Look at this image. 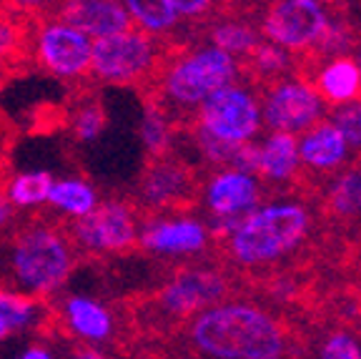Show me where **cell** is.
<instances>
[{
	"label": "cell",
	"mask_w": 361,
	"mask_h": 359,
	"mask_svg": "<svg viewBox=\"0 0 361 359\" xmlns=\"http://www.w3.org/2000/svg\"><path fill=\"white\" fill-rule=\"evenodd\" d=\"M359 71H361V68H359Z\"/></svg>",
	"instance_id": "obj_35"
},
{
	"label": "cell",
	"mask_w": 361,
	"mask_h": 359,
	"mask_svg": "<svg viewBox=\"0 0 361 359\" xmlns=\"http://www.w3.org/2000/svg\"><path fill=\"white\" fill-rule=\"evenodd\" d=\"M166 43H158L143 30H126L111 38L93 40L90 81L106 86H133L143 90L164 61Z\"/></svg>",
	"instance_id": "obj_6"
},
{
	"label": "cell",
	"mask_w": 361,
	"mask_h": 359,
	"mask_svg": "<svg viewBox=\"0 0 361 359\" xmlns=\"http://www.w3.org/2000/svg\"><path fill=\"white\" fill-rule=\"evenodd\" d=\"M48 204L63 216H71V221L83 219L98 206L96 189L83 179H63L53 181V189L48 194Z\"/></svg>",
	"instance_id": "obj_21"
},
{
	"label": "cell",
	"mask_w": 361,
	"mask_h": 359,
	"mask_svg": "<svg viewBox=\"0 0 361 359\" xmlns=\"http://www.w3.org/2000/svg\"><path fill=\"white\" fill-rule=\"evenodd\" d=\"M193 124L221 141L246 143L259 129V106L248 90L226 86L198 106Z\"/></svg>",
	"instance_id": "obj_10"
},
{
	"label": "cell",
	"mask_w": 361,
	"mask_h": 359,
	"mask_svg": "<svg viewBox=\"0 0 361 359\" xmlns=\"http://www.w3.org/2000/svg\"><path fill=\"white\" fill-rule=\"evenodd\" d=\"M226 292H228V281L219 271L180 269L158 292L130 302L128 322L135 334H143L148 329L164 334L171 329V322H176L173 326H180V322L188 317H196L203 309L221 304Z\"/></svg>",
	"instance_id": "obj_4"
},
{
	"label": "cell",
	"mask_w": 361,
	"mask_h": 359,
	"mask_svg": "<svg viewBox=\"0 0 361 359\" xmlns=\"http://www.w3.org/2000/svg\"><path fill=\"white\" fill-rule=\"evenodd\" d=\"M296 153L311 169H334L346 158V141L331 124H322L304 136Z\"/></svg>",
	"instance_id": "obj_19"
},
{
	"label": "cell",
	"mask_w": 361,
	"mask_h": 359,
	"mask_svg": "<svg viewBox=\"0 0 361 359\" xmlns=\"http://www.w3.org/2000/svg\"><path fill=\"white\" fill-rule=\"evenodd\" d=\"M176 134H178V129L166 116V111H161L156 103L146 101V111H143L141 126H138V136H141L143 146H146L148 158H161L173 153Z\"/></svg>",
	"instance_id": "obj_23"
},
{
	"label": "cell",
	"mask_w": 361,
	"mask_h": 359,
	"mask_svg": "<svg viewBox=\"0 0 361 359\" xmlns=\"http://www.w3.org/2000/svg\"><path fill=\"white\" fill-rule=\"evenodd\" d=\"M90 53H93V40L58 20L56 16H43L40 6L33 38L35 66L43 68L53 78L80 88L90 83Z\"/></svg>",
	"instance_id": "obj_9"
},
{
	"label": "cell",
	"mask_w": 361,
	"mask_h": 359,
	"mask_svg": "<svg viewBox=\"0 0 361 359\" xmlns=\"http://www.w3.org/2000/svg\"><path fill=\"white\" fill-rule=\"evenodd\" d=\"M326 208L336 219H359L361 216V161L338 176L329 189Z\"/></svg>",
	"instance_id": "obj_25"
},
{
	"label": "cell",
	"mask_w": 361,
	"mask_h": 359,
	"mask_svg": "<svg viewBox=\"0 0 361 359\" xmlns=\"http://www.w3.org/2000/svg\"><path fill=\"white\" fill-rule=\"evenodd\" d=\"M299 153H296V141L288 134H274L264 146H261L259 174L264 179L283 181L296 171Z\"/></svg>",
	"instance_id": "obj_24"
},
{
	"label": "cell",
	"mask_w": 361,
	"mask_h": 359,
	"mask_svg": "<svg viewBox=\"0 0 361 359\" xmlns=\"http://www.w3.org/2000/svg\"><path fill=\"white\" fill-rule=\"evenodd\" d=\"M0 274L13 292L53 302L78 266V254L66 234V219L33 213L0 234Z\"/></svg>",
	"instance_id": "obj_1"
},
{
	"label": "cell",
	"mask_w": 361,
	"mask_h": 359,
	"mask_svg": "<svg viewBox=\"0 0 361 359\" xmlns=\"http://www.w3.org/2000/svg\"><path fill=\"white\" fill-rule=\"evenodd\" d=\"M66 126L71 129L73 139L80 141V143L96 141L106 131L108 126L106 106L101 103L96 90H90V83L73 88L71 106L66 108Z\"/></svg>",
	"instance_id": "obj_18"
},
{
	"label": "cell",
	"mask_w": 361,
	"mask_h": 359,
	"mask_svg": "<svg viewBox=\"0 0 361 359\" xmlns=\"http://www.w3.org/2000/svg\"><path fill=\"white\" fill-rule=\"evenodd\" d=\"M141 213L130 199H108L83 219L66 221V234L73 244L78 259L126 254L138 244Z\"/></svg>",
	"instance_id": "obj_7"
},
{
	"label": "cell",
	"mask_w": 361,
	"mask_h": 359,
	"mask_svg": "<svg viewBox=\"0 0 361 359\" xmlns=\"http://www.w3.org/2000/svg\"><path fill=\"white\" fill-rule=\"evenodd\" d=\"M141 219H161L169 213H183L198 201V176L176 153L148 158L138 191L130 199Z\"/></svg>",
	"instance_id": "obj_8"
},
{
	"label": "cell",
	"mask_w": 361,
	"mask_h": 359,
	"mask_svg": "<svg viewBox=\"0 0 361 359\" xmlns=\"http://www.w3.org/2000/svg\"><path fill=\"white\" fill-rule=\"evenodd\" d=\"M6 179L8 176H3L0 174V234L8 229V226L13 224V211L16 208L8 204V199H6V194H3V186H6Z\"/></svg>",
	"instance_id": "obj_32"
},
{
	"label": "cell",
	"mask_w": 361,
	"mask_h": 359,
	"mask_svg": "<svg viewBox=\"0 0 361 359\" xmlns=\"http://www.w3.org/2000/svg\"><path fill=\"white\" fill-rule=\"evenodd\" d=\"M68 359H108V354L98 347H88V344L68 342Z\"/></svg>",
	"instance_id": "obj_31"
},
{
	"label": "cell",
	"mask_w": 361,
	"mask_h": 359,
	"mask_svg": "<svg viewBox=\"0 0 361 359\" xmlns=\"http://www.w3.org/2000/svg\"><path fill=\"white\" fill-rule=\"evenodd\" d=\"M309 231V211L299 204H274L256 208L228 239L226 254L238 264H266L283 257Z\"/></svg>",
	"instance_id": "obj_5"
},
{
	"label": "cell",
	"mask_w": 361,
	"mask_h": 359,
	"mask_svg": "<svg viewBox=\"0 0 361 359\" xmlns=\"http://www.w3.org/2000/svg\"><path fill=\"white\" fill-rule=\"evenodd\" d=\"M206 204H209L214 219L219 216H236V213L256 211L259 201V186L251 176L238 171H221L206 186Z\"/></svg>",
	"instance_id": "obj_17"
},
{
	"label": "cell",
	"mask_w": 361,
	"mask_h": 359,
	"mask_svg": "<svg viewBox=\"0 0 361 359\" xmlns=\"http://www.w3.org/2000/svg\"><path fill=\"white\" fill-rule=\"evenodd\" d=\"M316 86H319V93L334 103L356 101L361 98V71L349 58H338L319 73Z\"/></svg>",
	"instance_id": "obj_20"
},
{
	"label": "cell",
	"mask_w": 361,
	"mask_h": 359,
	"mask_svg": "<svg viewBox=\"0 0 361 359\" xmlns=\"http://www.w3.org/2000/svg\"><path fill=\"white\" fill-rule=\"evenodd\" d=\"M188 342L206 359H281L286 329L251 304H216L188 324Z\"/></svg>",
	"instance_id": "obj_2"
},
{
	"label": "cell",
	"mask_w": 361,
	"mask_h": 359,
	"mask_svg": "<svg viewBox=\"0 0 361 359\" xmlns=\"http://www.w3.org/2000/svg\"><path fill=\"white\" fill-rule=\"evenodd\" d=\"M236 61L228 53L216 48L183 51L166 45L164 61L158 66L151 83L143 88V101L156 103L161 111L176 124V129H186L183 113L186 108L201 106L216 90L231 86L236 78Z\"/></svg>",
	"instance_id": "obj_3"
},
{
	"label": "cell",
	"mask_w": 361,
	"mask_h": 359,
	"mask_svg": "<svg viewBox=\"0 0 361 359\" xmlns=\"http://www.w3.org/2000/svg\"><path fill=\"white\" fill-rule=\"evenodd\" d=\"M209 40L214 43L216 51H224L228 56H248L259 45V35L251 25L241 20H224L216 23L209 30Z\"/></svg>",
	"instance_id": "obj_27"
},
{
	"label": "cell",
	"mask_w": 361,
	"mask_h": 359,
	"mask_svg": "<svg viewBox=\"0 0 361 359\" xmlns=\"http://www.w3.org/2000/svg\"><path fill=\"white\" fill-rule=\"evenodd\" d=\"M53 8L58 11V20L83 33L85 38L103 40L126 33L133 25L126 3H116V0H71V3H61Z\"/></svg>",
	"instance_id": "obj_15"
},
{
	"label": "cell",
	"mask_w": 361,
	"mask_h": 359,
	"mask_svg": "<svg viewBox=\"0 0 361 359\" xmlns=\"http://www.w3.org/2000/svg\"><path fill=\"white\" fill-rule=\"evenodd\" d=\"M53 189L51 171H23L6 179L3 194L13 208H35L48 204V194Z\"/></svg>",
	"instance_id": "obj_22"
},
{
	"label": "cell",
	"mask_w": 361,
	"mask_h": 359,
	"mask_svg": "<svg viewBox=\"0 0 361 359\" xmlns=\"http://www.w3.org/2000/svg\"><path fill=\"white\" fill-rule=\"evenodd\" d=\"M8 337H11V331H8V326H6V324H3V319H0V344L6 342V339H8Z\"/></svg>",
	"instance_id": "obj_34"
},
{
	"label": "cell",
	"mask_w": 361,
	"mask_h": 359,
	"mask_svg": "<svg viewBox=\"0 0 361 359\" xmlns=\"http://www.w3.org/2000/svg\"><path fill=\"white\" fill-rule=\"evenodd\" d=\"M173 8L180 20H183V18H201L203 13H209L214 6L206 3V0H173Z\"/></svg>",
	"instance_id": "obj_30"
},
{
	"label": "cell",
	"mask_w": 361,
	"mask_h": 359,
	"mask_svg": "<svg viewBox=\"0 0 361 359\" xmlns=\"http://www.w3.org/2000/svg\"><path fill=\"white\" fill-rule=\"evenodd\" d=\"M53 309H56L58 331L68 342L88 344V347L118 344V317L106 304L73 294L61 302L53 299Z\"/></svg>",
	"instance_id": "obj_12"
},
{
	"label": "cell",
	"mask_w": 361,
	"mask_h": 359,
	"mask_svg": "<svg viewBox=\"0 0 361 359\" xmlns=\"http://www.w3.org/2000/svg\"><path fill=\"white\" fill-rule=\"evenodd\" d=\"M326 11L314 0H283L274 3L261 20V33L276 43V48H309L316 45L326 30Z\"/></svg>",
	"instance_id": "obj_11"
},
{
	"label": "cell",
	"mask_w": 361,
	"mask_h": 359,
	"mask_svg": "<svg viewBox=\"0 0 361 359\" xmlns=\"http://www.w3.org/2000/svg\"><path fill=\"white\" fill-rule=\"evenodd\" d=\"M266 124L276 134L304 131L319 121L322 101L314 88L304 83H279L269 90L264 103Z\"/></svg>",
	"instance_id": "obj_14"
},
{
	"label": "cell",
	"mask_w": 361,
	"mask_h": 359,
	"mask_svg": "<svg viewBox=\"0 0 361 359\" xmlns=\"http://www.w3.org/2000/svg\"><path fill=\"white\" fill-rule=\"evenodd\" d=\"M322 359H361V347L346 331H336L322 347Z\"/></svg>",
	"instance_id": "obj_29"
},
{
	"label": "cell",
	"mask_w": 361,
	"mask_h": 359,
	"mask_svg": "<svg viewBox=\"0 0 361 359\" xmlns=\"http://www.w3.org/2000/svg\"><path fill=\"white\" fill-rule=\"evenodd\" d=\"M209 229L201 221L186 219H148L138 234V247L151 254H196L203 247H209Z\"/></svg>",
	"instance_id": "obj_16"
},
{
	"label": "cell",
	"mask_w": 361,
	"mask_h": 359,
	"mask_svg": "<svg viewBox=\"0 0 361 359\" xmlns=\"http://www.w3.org/2000/svg\"><path fill=\"white\" fill-rule=\"evenodd\" d=\"M334 129L351 146H361V101L334 111Z\"/></svg>",
	"instance_id": "obj_28"
},
{
	"label": "cell",
	"mask_w": 361,
	"mask_h": 359,
	"mask_svg": "<svg viewBox=\"0 0 361 359\" xmlns=\"http://www.w3.org/2000/svg\"><path fill=\"white\" fill-rule=\"evenodd\" d=\"M40 6H0V76L23 73L33 63Z\"/></svg>",
	"instance_id": "obj_13"
},
{
	"label": "cell",
	"mask_w": 361,
	"mask_h": 359,
	"mask_svg": "<svg viewBox=\"0 0 361 359\" xmlns=\"http://www.w3.org/2000/svg\"><path fill=\"white\" fill-rule=\"evenodd\" d=\"M18 359H53V352L45 347V342H33Z\"/></svg>",
	"instance_id": "obj_33"
},
{
	"label": "cell",
	"mask_w": 361,
	"mask_h": 359,
	"mask_svg": "<svg viewBox=\"0 0 361 359\" xmlns=\"http://www.w3.org/2000/svg\"><path fill=\"white\" fill-rule=\"evenodd\" d=\"M130 20H135L143 28V33H166V30L176 28V23L180 20L178 13L173 8V0H128L126 3Z\"/></svg>",
	"instance_id": "obj_26"
}]
</instances>
